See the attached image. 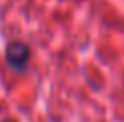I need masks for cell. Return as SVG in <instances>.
Listing matches in <instances>:
<instances>
[{"instance_id":"6da1fadb","label":"cell","mask_w":124,"mask_h":122,"mask_svg":"<svg viewBox=\"0 0 124 122\" xmlns=\"http://www.w3.org/2000/svg\"><path fill=\"white\" fill-rule=\"evenodd\" d=\"M24 59H27V47H23V45H10L8 47V61L12 65H20Z\"/></svg>"}]
</instances>
